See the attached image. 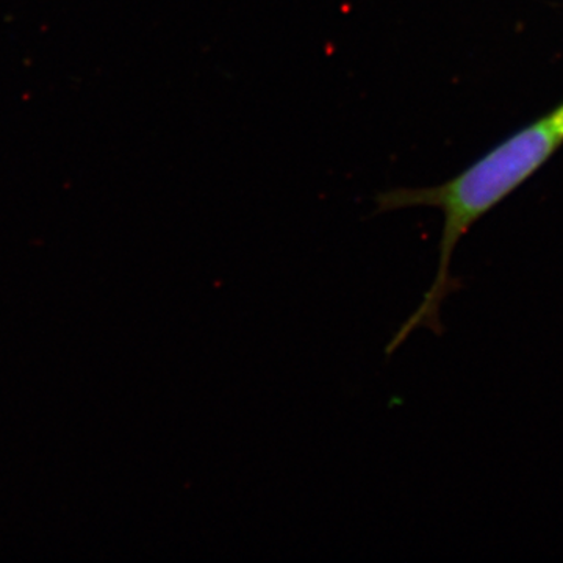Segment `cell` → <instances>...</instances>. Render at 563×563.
Listing matches in <instances>:
<instances>
[{
  "mask_svg": "<svg viewBox=\"0 0 563 563\" xmlns=\"http://www.w3.org/2000/svg\"><path fill=\"white\" fill-rule=\"evenodd\" d=\"M562 143L563 103L543 120L529 125L485 155L468 172L440 187L413 190L396 188L376 196L377 214L410 207H435L443 211L444 217L435 279L420 306L393 335L385 351L387 355L395 354L418 329H428L437 336L443 335V303L463 287L462 280L451 273L459 242L473 228L474 222L479 221L496 203L523 184Z\"/></svg>",
  "mask_w": 563,
  "mask_h": 563,
  "instance_id": "cell-1",
  "label": "cell"
}]
</instances>
